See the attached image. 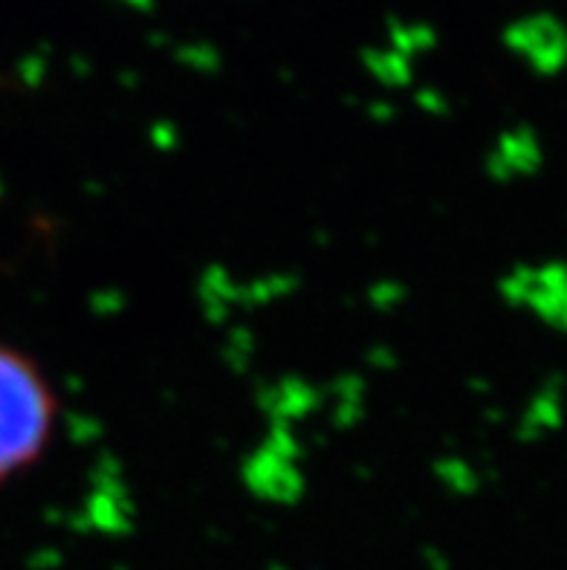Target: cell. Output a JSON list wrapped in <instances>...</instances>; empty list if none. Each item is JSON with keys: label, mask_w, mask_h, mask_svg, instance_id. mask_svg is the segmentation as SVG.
I'll return each mask as SVG.
<instances>
[{"label": "cell", "mask_w": 567, "mask_h": 570, "mask_svg": "<svg viewBox=\"0 0 567 570\" xmlns=\"http://www.w3.org/2000/svg\"><path fill=\"white\" fill-rule=\"evenodd\" d=\"M58 397L32 356L0 345V487L32 470L50 449Z\"/></svg>", "instance_id": "6da1fadb"}]
</instances>
